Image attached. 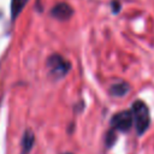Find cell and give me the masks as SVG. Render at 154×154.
<instances>
[{
  "label": "cell",
  "mask_w": 154,
  "mask_h": 154,
  "mask_svg": "<svg viewBox=\"0 0 154 154\" xmlns=\"http://www.w3.org/2000/svg\"><path fill=\"white\" fill-rule=\"evenodd\" d=\"M130 112L132 116V124L135 125L137 135H143L150 125V112L147 103L137 99L132 102Z\"/></svg>",
  "instance_id": "obj_1"
},
{
  "label": "cell",
  "mask_w": 154,
  "mask_h": 154,
  "mask_svg": "<svg viewBox=\"0 0 154 154\" xmlns=\"http://www.w3.org/2000/svg\"><path fill=\"white\" fill-rule=\"evenodd\" d=\"M46 65H47L49 76L54 79L64 78L71 70V63L58 53L51 54L47 58Z\"/></svg>",
  "instance_id": "obj_2"
},
{
  "label": "cell",
  "mask_w": 154,
  "mask_h": 154,
  "mask_svg": "<svg viewBox=\"0 0 154 154\" xmlns=\"http://www.w3.org/2000/svg\"><path fill=\"white\" fill-rule=\"evenodd\" d=\"M109 124H111V129H113L114 131L128 132L134 125L130 109H124V111L114 113L111 118Z\"/></svg>",
  "instance_id": "obj_3"
},
{
  "label": "cell",
  "mask_w": 154,
  "mask_h": 154,
  "mask_svg": "<svg viewBox=\"0 0 154 154\" xmlns=\"http://www.w3.org/2000/svg\"><path fill=\"white\" fill-rule=\"evenodd\" d=\"M75 14V10L67 2H58L51 10V16L60 22L69 20Z\"/></svg>",
  "instance_id": "obj_4"
},
{
  "label": "cell",
  "mask_w": 154,
  "mask_h": 154,
  "mask_svg": "<svg viewBox=\"0 0 154 154\" xmlns=\"http://www.w3.org/2000/svg\"><path fill=\"white\" fill-rule=\"evenodd\" d=\"M131 87L128 82L125 81H120V82H117V83H113L109 88H108V94L111 96H116V97H122V96H125L129 91H130Z\"/></svg>",
  "instance_id": "obj_5"
},
{
  "label": "cell",
  "mask_w": 154,
  "mask_h": 154,
  "mask_svg": "<svg viewBox=\"0 0 154 154\" xmlns=\"http://www.w3.org/2000/svg\"><path fill=\"white\" fill-rule=\"evenodd\" d=\"M34 134L30 131V130H26L24 136H23V140H22V148H23V153H28L32 144H34Z\"/></svg>",
  "instance_id": "obj_6"
},
{
  "label": "cell",
  "mask_w": 154,
  "mask_h": 154,
  "mask_svg": "<svg viewBox=\"0 0 154 154\" xmlns=\"http://www.w3.org/2000/svg\"><path fill=\"white\" fill-rule=\"evenodd\" d=\"M29 0H12L11 1V17L12 19H14L19 13L20 11L24 8V6L26 5Z\"/></svg>",
  "instance_id": "obj_7"
},
{
  "label": "cell",
  "mask_w": 154,
  "mask_h": 154,
  "mask_svg": "<svg viewBox=\"0 0 154 154\" xmlns=\"http://www.w3.org/2000/svg\"><path fill=\"white\" fill-rule=\"evenodd\" d=\"M116 140H117V135H116V131L113 129H109L106 134V137H105V143L108 148H111L114 143H116Z\"/></svg>",
  "instance_id": "obj_8"
},
{
  "label": "cell",
  "mask_w": 154,
  "mask_h": 154,
  "mask_svg": "<svg viewBox=\"0 0 154 154\" xmlns=\"http://www.w3.org/2000/svg\"><path fill=\"white\" fill-rule=\"evenodd\" d=\"M109 6H111V10H112V14H118L122 10V4H120L119 0H111Z\"/></svg>",
  "instance_id": "obj_9"
},
{
  "label": "cell",
  "mask_w": 154,
  "mask_h": 154,
  "mask_svg": "<svg viewBox=\"0 0 154 154\" xmlns=\"http://www.w3.org/2000/svg\"><path fill=\"white\" fill-rule=\"evenodd\" d=\"M67 154H71V153H67Z\"/></svg>",
  "instance_id": "obj_10"
}]
</instances>
